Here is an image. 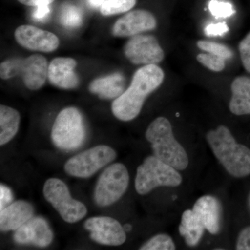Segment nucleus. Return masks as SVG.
<instances>
[{
    "mask_svg": "<svg viewBox=\"0 0 250 250\" xmlns=\"http://www.w3.org/2000/svg\"><path fill=\"white\" fill-rule=\"evenodd\" d=\"M164 72L156 64L146 65L137 70L129 88L112 103L113 114L121 121H132L139 116L147 97L164 80Z\"/></svg>",
    "mask_w": 250,
    "mask_h": 250,
    "instance_id": "f257e3e1",
    "label": "nucleus"
},
{
    "mask_svg": "<svg viewBox=\"0 0 250 250\" xmlns=\"http://www.w3.org/2000/svg\"><path fill=\"white\" fill-rule=\"evenodd\" d=\"M207 143L219 163L230 175L243 178L250 174V149L236 142L228 126L219 125L206 135Z\"/></svg>",
    "mask_w": 250,
    "mask_h": 250,
    "instance_id": "f03ea898",
    "label": "nucleus"
},
{
    "mask_svg": "<svg viewBox=\"0 0 250 250\" xmlns=\"http://www.w3.org/2000/svg\"><path fill=\"white\" fill-rule=\"evenodd\" d=\"M146 138L150 143L153 155L179 171L186 170L189 164L188 156L183 146L174 136L170 122L158 117L148 126Z\"/></svg>",
    "mask_w": 250,
    "mask_h": 250,
    "instance_id": "7ed1b4c3",
    "label": "nucleus"
},
{
    "mask_svg": "<svg viewBox=\"0 0 250 250\" xmlns=\"http://www.w3.org/2000/svg\"><path fill=\"white\" fill-rule=\"evenodd\" d=\"M182 181L178 170L154 155L149 156L138 167L135 188L139 195H144L157 187H179Z\"/></svg>",
    "mask_w": 250,
    "mask_h": 250,
    "instance_id": "20e7f679",
    "label": "nucleus"
},
{
    "mask_svg": "<svg viewBox=\"0 0 250 250\" xmlns=\"http://www.w3.org/2000/svg\"><path fill=\"white\" fill-rule=\"evenodd\" d=\"M48 73L47 59L41 54H34L26 59H7L0 65V77L9 80L20 75L29 90L40 89L45 84Z\"/></svg>",
    "mask_w": 250,
    "mask_h": 250,
    "instance_id": "39448f33",
    "label": "nucleus"
},
{
    "mask_svg": "<svg viewBox=\"0 0 250 250\" xmlns=\"http://www.w3.org/2000/svg\"><path fill=\"white\" fill-rule=\"evenodd\" d=\"M51 137L54 146L59 149H78L85 137L83 117L80 111L75 107L62 109L54 121Z\"/></svg>",
    "mask_w": 250,
    "mask_h": 250,
    "instance_id": "423d86ee",
    "label": "nucleus"
},
{
    "mask_svg": "<svg viewBox=\"0 0 250 250\" xmlns=\"http://www.w3.org/2000/svg\"><path fill=\"white\" fill-rule=\"evenodd\" d=\"M43 195L66 223H77L88 211L82 202L72 198L68 187L61 179H47L44 184Z\"/></svg>",
    "mask_w": 250,
    "mask_h": 250,
    "instance_id": "0eeeda50",
    "label": "nucleus"
},
{
    "mask_svg": "<svg viewBox=\"0 0 250 250\" xmlns=\"http://www.w3.org/2000/svg\"><path fill=\"white\" fill-rule=\"evenodd\" d=\"M129 174L121 163L108 166L99 177L95 190V201L100 207H107L118 201L127 190Z\"/></svg>",
    "mask_w": 250,
    "mask_h": 250,
    "instance_id": "6e6552de",
    "label": "nucleus"
},
{
    "mask_svg": "<svg viewBox=\"0 0 250 250\" xmlns=\"http://www.w3.org/2000/svg\"><path fill=\"white\" fill-rule=\"evenodd\" d=\"M116 156V151L109 146H95L70 158L64 170L72 177L87 178L115 160Z\"/></svg>",
    "mask_w": 250,
    "mask_h": 250,
    "instance_id": "1a4fd4ad",
    "label": "nucleus"
},
{
    "mask_svg": "<svg viewBox=\"0 0 250 250\" xmlns=\"http://www.w3.org/2000/svg\"><path fill=\"white\" fill-rule=\"evenodd\" d=\"M126 58L134 65L157 64L164 59V52L157 39L151 35L132 36L124 47Z\"/></svg>",
    "mask_w": 250,
    "mask_h": 250,
    "instance_id": "9d476101",
    "label": "nucleus"
},
{
    "mask_svg": "<svg viewBox=\"0 0 250 250\" xmlns=\"http://www.w3.org/2000/svg\"><path fill=\"white\" fill-rule=\"evenodd\" d=\"M84 228L90 233V238L99 244L119 246L126 240L125 228L118 220L111 217L88 218L84 223Z\"/></svg>",
    "mask_w": 250,
    "mask_h": 250,
    "instance_id": "9b49d317",
    "label": "nucleus"
},
{
    "mask_svg": "<svg viewBox=\"0 0 250 250\" xmlns=\"http://www.w3.org/2000/svg\"><path fill=\"white\" fill-rule=\"evenodd\" d=\"M156 24L155 17L149 11L134 10L116 21L112 29V34L116 37H132L153 30Z\"/></svg>",
    "mask_w": 250,
    "mask_h": 250,
    "instance_id": "f8f14e48",
    "label": "nucleus"
},
{
    "mask_svg": "<svg viewBox=\"0 0 250 250\" xmlns=\"http://www.w3.org/2000/svg\"><path fill=\"white\" fill-rule=\"evenodd\" d=\"M14 36L19 45L29 50L52 52L59 46V39L55 34L32 25L20 26Z\"/></svg>",
    "mask_w": 250,
    "mask_h": 250,
    "instance_id": "ddd939ff",
    "label": "nucleus"
},
{
    "mask_svg": "<svg viewBox=\"0 0 250 250\" xmlns=\"http://www.w3.org/2000/svg\"><path fill=\"white\" fill-rule=\"evenodd\" d=\"M54 236L49 224L41 217H33L16 230L14 240L21 245H34L45 248L52 242Z\"/></svg>",
    "mask_w": 250,
    "mask_h": 250,
    "instance_id": "4468645a",
    "label": "nucleus"
},
{
    "mask_svg": "<svg viewBox=\"0 0 250 250\" xmlns=\"http://www.w3.org/2000/svg\"><path fill=\"white\" fill-rule=\"evenodd\" d=\"M192 210L200 218L205 229L212 235L220 233L223 219L221 202L213 195L200 197L194 204Z\"/></svg>",
    "mask_w": 250,
    "mask_h": 250,
    "instance_id": "2eb2a0df",
    "label": "nucleus"
},
{
    "mask_svg": "<svg viewBox=\"0 0 250 250\" xmlns=\"http://www.w3.org/2000/svg\"><path fill=\"white\" fill-rule=\"evenodd\" d=\"M77 62L72 58L58 57L48 65L47 77L54 86L62 89H74L80 84V80L75 72Z\"/></svg>",
    "mask_w": 250,
    "mask_h": 250,
    "instance_id": "dca6fc26",
    "label": "nucleus"
},
{
    "mask_svg": "<svg viewBox=\"0 0 250 250\" xmlns=\"http://www.w3.org/2000/svg\"><path fill=\"white\" fill-rule=\"evenodd\" d=\"M34 207L29 202L18 200L12 202L0 213L1 231H16L34 216Z\"/></svg>",
    "mask_w": 250,
    "mask_h": 250,
    "instance_id": "f3484780",
    "label": "nucleus"
},
{
    "mask_svg": "<svg viewBox=\"0 0 250 250\" xmlns=\"http://www.w3.org/2000/svg\"><path fill=\"white\" fill-rule=\"evenodd\" d=\"M125 78L121 73H113L95 79L89 85L90 93L104 100L116 99L125 91Z\"/></svg>",
    "mask_w": 250,
    "mask_h": 250,
    "instance_id": "a211bd4d",
    "label": "nucleus"
},
{
    "mask_svg": "<svg viewBox=\"0 0 250 250\" xmlns=\"http://www.w3.org/2000/svg\"><path fill=\"white\" fill-rule=\"evenodd\" d=\"M230 111L236 116L250 115V77H236L231 85Z\"/></svg>",
    "mask_w": 250,
    "mask_h": 250,
    "instance_id": "6ab92c4d",
    "label": "nucleus"
},
{
    "mask_svg": "<svg viewBox=\"0 0 250 250\" xmlns=\"http://www.w3.org/2000/svg\"><path fill=\"white\" fill-rule=\"evenodd\" d=\"M205 230L201 220L193 210H186L182 213L179 232L188 246H197L205 234Z\"/></svg>",
    "mask_w": 250,
    "mask_h": 250,
    "instance_id": "aec40b11",
    "label": "nucleus"
},
{
    "mask_svg": "<svg viewBox=\"0 0 250 250\" xmlns=\"http://www.w3.org/2000/svg\"><path fill=\"white\" fill-rule=\"evenodd\" d=\"M21 116L19 112L10 106H0V145L10 142L17 134Z\"/></svg>",
    "mask_w": 250,
    "mask_h": 250,
    "instance_id": "412c9836",
    "label": "nucleus"
},
{
    "mask_svg": "<svg viewBox=\"0 0 250 250\" xmlns=\"http://www.w3.org/2000/svg\"><path fill=\"white\" fill-rule=\"evenodd\" d=\"M82 20L83 14L82 10L75 5H65L62 8L59 16L61 24L67 29H75L80 27Z\"/></svg>",
    "mask_w": 250,
    "mask_h": 250,
    "instance_id": "4be33fe9",
    "label": "nucleus"
},
{
    "mask_svg": "<svg viewBox=\"0 0 250 250\" xmlns=\"http://www.w3.org/2000/svg\"><path fill=\"white\" fill-rule=\"evenodd\" d=\"M136 4V0H106L100 7V12L104 16L123 14L129 11Z\"/></svg>",
    "mask_w": 250,
    "mask_h": 250,
    "instance_id": "5701e85b",
    "label": "nucleus"
},
{
    "mask_svg": "<svg viewBox=\"0 0 250 250\" xmlns=\"http://www.w3.org/2000/svg\"><path fill=\"white\" fill-rule=\"evenodd\" d=\"M176 246L172 237L166 233H159L149 238L143 245L141 250H174Z\"/></svg>",
    "mask_w": 250,
    "mask_h": 250,
    "instance_id": "b1692460",
    "label": "nucleus"
},
{
    "mask_svg": "<svg viewBox=\"0 0 250 250\" xmlns=\"http://www.w3.org/2000/svg\"><path fill=\"white\" fill-rule=\"evenodd\" d=\"M197 45L199 48L205 52L214 54L225 59L231 58L233 56L232 50L223 44L211 42V41H199Z\"/></svg>",
    "mask_w": 250,
    "mask_h": 250,
    "instance_id": "393cba45",
    "label": "nucleus"
},
{
    "mask_svg": "<svg viewBox=\"0 0 250 250\" xmlns=\"http://www.w3.org/2000/svg\"><path fill=\"white\" fill-rule=\"evenodd\" d=\"M197 60L212 71L221 72L225 69L226 59L214 54L202 53L197 56Z\"/></svg>",
    "mask_w": 250,
    "mask_h": 250,
    "instance_id": "a878e982",
    "label": "nucleus"
},
{
    "mask_svg": "<svg viewBox=\"0 0 250 250\" xmlns=\"http://www.w3.org/2000/svg\"><path fill=\"white\" fill-rule=\"evenodd\" d=\"M208 6L210 14L217 18L230 17L236 13L233 5L225 1L210 0Z\"/></svg>",
    "mask_w": 250,
    "mask_h": 250,
    "instance_id": "bb28decb",
    "label": "nucleus"
},
{
    "mask_svg": "<svg viewBox=\"0 0 250 250\" xmlns=\"http://www.w3.org/2000/svg\"><path fill=\"white\" fill-rule=\"evenodd\" d=\"M238 48L243 66L250 73V32L240 42Z\"/></svg>",
    "mask_w": 250,
    "mask_h": 250,
    "instance_id": "cd10ccee",
    "label": "nucleus"
},
{
    "mask_svg": "<svg viewBox=\"0 0 250 250\" xmlns=\"http://www.w3.org/2000/svg\"><path fill=\"white\" fill-rule=\"evenodd\" d=\"M229 30V29L226 22H219L207 25L205 29V34L207 36H223Z\"/></svg>",
    "mask_w": 250,
    "mask_h": 250,
    "instance_id": "c85d7f7f",
    "label": "nucleus"
},
{
    "mask_svg": "<svg viewBox=\"0 0 250 250\" xmlns=\"http://www.w3.org/2000/svg\"><path fill=\"white\" fill-rule=\"evenodd\" d=\"M236 249L250 250V226L243 229L237 238Z\"/></svg>",
    "mask_w": 250,
    "mask_h": 250,
    "instance_id": "c756f323",
    "label": "nucleus"
},
{
    "mask_svg": "<svg viewBox=\"0 0 250 250\" xmlns=\"http://www.w3.org/2000/svg\"><path fill=\"white\" fill-rule=\"evenodd\" d=\"M50 7L49 5H39L36 6L31 14V18L36 22H45L50 14Z\"/></svg>",
    "mask_w": 250,
    "mask_h": 250,
    "instance_id": "7c9ffc66",
    "label": "nucleus"
},
{
    "mask_svg": "<svg viewBox=\"0 0 250 250\" xmlns=\"http://www.w3.org/2000/svg\"><path fill=\"white\" fill-rule=\"evenodd\" d=\"M13 194L11 190L6 186H0V208L4 209L10 204L12 203Z\"/></svg>",
    "mask_w": 250,
    "mask_h": 250,
    "instance_id": "2f4dec72",
    "label": "nucleus"
},
{
    "mask_svg": "<svg viewBox=\"0 0 250 250\" xmlns=\"http://www.w3.org/2000/svg\"><path fill=\"white\" fill-rule=\"evenodd\" d=\"M18 1L21 4L25 5V6L36 7V6H39V5H49L52 4L55 0H18Z\"/></svg>",
    "mask_w": 250,
    "mask_h": 250,
    "instance_id": "473e14b6",
    "label": "nucleus"
},
{
    "mask_svg": "<svg viewBox=\"0 0 250 250\" xmlns=\"http://www.w3.org/2000/svg\"><path fill=\"white\" fill-rule=\"evenodd\" d=\"M106 0H87L88 5L90 7L97 9V8L101 7Z\"/></svg>",
    "mask_w": 250,
    "mask_h": 250,
    "instance_id": "72a5a7b5",
    "label": "nucleus"
},
{
    "mask_svg": "<svg viewBox=\"0 0 250 250\" xmlns=\"http://www.w3.org/2000/svg\"><path fill=\"white\" fill-rule=\"evenodd\" d=\"M248 205H249V208L250 210V192L249 194V196H248Z\"/></svg>",
    "mask_w": 250,
    "mask_h": 250,
    "instance_id": "f704fd0d",
    "label": "nucleus"
}]
</instances>
